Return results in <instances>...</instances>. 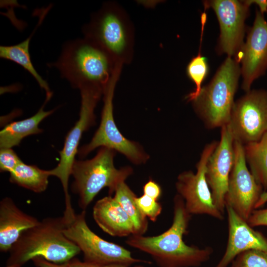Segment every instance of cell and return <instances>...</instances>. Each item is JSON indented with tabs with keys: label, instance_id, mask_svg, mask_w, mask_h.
I'll use <instances>...</instances> for the list:
<instances>
[{
	"label": "cell",
	"instance_id": "1",
	"mask_svg": "<svg viewBox=\"0 0 267 267\" xmlns=\"http://www.w3.org/2000/svg\"><path fill=\"white\" fill-rule=\"evenodd\" d=\"M191 217L183 199L177 194L173 199V220L169 228L155 236L132 235L125 243L149 255L158 267H199L210 259L213 250L184 242L183 237L188 232Z\"/></svg>",
	"mask_w": 267,
	"mask_h": 267
},
{
	"label": "cell",
	"instance_id": "2",
	"mask_svg": "<svg viewBox=\"0 0 267 267\" xmlns=\"http://www.w3.org/2000/svg\"><path fill=\"white\" fill-rule=\"evenodd\" d=\"M101 47L85 38L66 42L57 60L48 64L79 89L85 87L103 91L119 64Z\"/></svg>",
	"mask_w": 267,
	"mask_h": 267
},
{
	"label": "cell",
	"instance_id": "3",
	"mask_svg": "<svg viewBox=\"0 0 267 267\" xmlns=\"http://www.w3.org/2000/svg\"><path fill=\"white\" fill-rule=\"evenodd\" d=\"M67 222L64 216L46 218L23 232L9 251L6 265L22 266L39 257L56 264L69 262L81 250L64 233Z\"/></svg>",
	"mask_w": 267,
	"mask_h": 267
},
{
	"label": "cell",
	"instance_id": "4",
	"mask_svg": "<svg viewBox=\"0 0 267 267\" xmlns=\"http://www.w3.org/2000/svg\"><path fill=\"white\" fill-rule=\"evenodd\" d=\"M84 38L107 52L118 62L130 64L134 53V30L124 9L114 1L104 2L84 26Z\"/></svg>",
	"mask_w": 267,
	"mask_h": 267
},
{
	"label": "cell",
	"instance_id": "5",
	"mask_svg": "<svg viewBox=\"0 0 267 267\" xmlns=\"http://www.w3.org/2000/svg\"><path fill=\"white\" fill-rule=\"evenodd\" d=\"M240 76V64L227 56L210 83L202 87L191 102L207 128H222L228 124Z\"/></svg>",
	"mask_w": 267,
	"mask_h": 267
},
{
	"label": "cell",
	"instance_id": "6",
	"mask_svg": "<svg viewBox=\"0 0 267 267\" xmlns=\"http://www.w3.org/2000/svg\"><path fill=\"white\" fill-rule=\"evenodd\" d=\"M116 153L114 150L101 147L91 159L75 160L71 170L74 178L71 189L78 195L79 205L83 211H86L103 188L107 187L111 196L117 185L133 174L130 166L115 167Z\"/></svg>",
	"mask_w": 267,
	"mask_h": 267
},
{
	"label": "cell",
	"instance_id": "7",
	"mask_svg": "<svg viewBox=\"0 0 267 267\" xmlns=\"http://www.w3.org/2000/svg\"><path fill=\"white\" fill-rule=\"evenodd\" d=\"M123 64L119 63L103 94V106L100 123L90 141L79 148L78 156L83 159L97 147H105L114 150L126 157L135 165L144 164L149 155L137 142L126 138L120 132L113 116V100L116 84L120 78Z\"/></svg>",
	"mask_w": 267,
	"mask_h": 267
},
{
	"label": "cell",
	"instance_id": "8",
	"mask_svg": "<svg viewBox=\"0 0 267 267\" xmlns=\"http://www.w3.org/2000/svg\"><path fill=\"white\" fill-rule=\"evenodd\" d=\"M79 90L81 100L79 119L66 136L63 148L59 151L58 164L56 167L49 170L50 176L57 177L61 181L65 195L64 213L68 215L74 212L68 192V181L71 176L72 167L83 133L95 125V109L103 94L102 89L91 87H83Z\"/></svg>",
	"mask_w": 267,
	"mask_h": 267
},
{
	"label": "cell",
	"instance_id": "9",
	"mask_svg": "<svg viewBox=\"0 0 267 267\" xmlns=\"http://www.w3.org/2000/svg\"><path fill=\"white\" fill-rule=\"evenodd\" d=\"M86 212L83 210L68 221L64 230L65 236L73 242L83 253L84 261L96 264H118L131 266L148 261L133 257L124 247L109 242L96 234L89 227Z\"/></svg>",
	"mask_w": 267,
	"mask_h": 267
},
{
	"label": "cell",
	"instance_id": "10",
	"mask_svg": "<svg viewBox=\"0 0 267 267\" xmlns=\"http://www.w3.org/2000/svg\"><path fill=\"white\" fill-rule=\"evenodd\" d=\"M218 143L212 141L207 144L196 165V172L187 171L181 173L175 186L177 194L183 199L190 215H206L222 220L223 214L215 206L206 178L208 160Z\"/></svg>",
	"mask_w": 267,
	"mask_h": 267
},
{
	"label": "cell",
	"instance_id": "11",
	"mask_svg": "<svg viewBox=\"0 0 267 267\" xmlns=\"http://www.w3.org/2000/svg\"><path fill=\"white\" fill-rule=\"evenodd\" d=\"M227 125L234 140L243 145L259 140L267 132V91L246 92L234 102Z\"/></svg>",
	"mask_w": 267,
	"mask_h": 267
},
{
	"label": "cell",
	"instance_id": "12",
	"mask_svg": "<svg viewBox=\"0 0 267 267\" xmlns=\"http://www.w3.org/2000/svg\"><path fill=\"white\" fill-rule=\"evenodd\" d=\"M203 4L205 9L214 10L219 23L218 52L235 59L244 43L245 21L251 5L248 0H205Z\"/></svg>",
	"mask_w": 267,
	"mask_h": 267
},
{
	"label": "cell",
	"instance_id": "13",
	"mask_svg": "<svg viewBox=\"0 0 267 267\" xmlns=\"http://www.w3.org/2000/svg\"><path fill=\"white\" fill-rule=\"evenodd\" d=\"M233 146L234 163L225 197V206L231 207L247 222L264 192L263 188L248 169L243 144L234 140Z\"/></svg>",
	"mask_w": 267,
	"mask_h": 267
},
{
	"label": "cell",
	"instance_id": "14",
	"mask_svg": "<svg viewBox=\"0 0 267 267\" xmlns=\"http://www.w3.org/2000/svg\"><path fill=\"white\" fill-rule=\"evenodd\" d=\"M235 60L241 65L242 88L248 92L253 83L267 70V21L258 8L246 40Z\"/></svg>",
	"mask_w": 267,
	"mask_h": 267
},
{
	"label": "cell",
	"instance_id": "15",
	"mask_svg": "<svg viewBox=\"0 0 267 267\" xmlns=\"http://www.w3.org/2000/svg\"><path fill=\"white\" fill-rule=\"evenodd\" d=\"M234 139L227 125L221 128V139L211 155L206 166V178L214 203L222 214L225 197L234 163Z\"/></svg>",
	"mask_w": 267,
	"mask_h": 267
},
{
	"label": "cell",
	"instance_id": "16",
	"mask_svg": "<svg viewBox=\"0 0 267 267\" xmlns=\"http://www.w3.org/2000/svg\"><path fill=\"white\" fill-rule=\"evenodd\" d=\"M227 215L228 236L225 251L215 267H227L241 253L258 250L267 254V238L254 230L233 209L225 206Z\"/></svg>",
	"mask_w": 267,
	"mask_h": 267
},
{
	"label": "cell",
	"instance_id": "17",
	"mask_svg": "<svg viewBox=\"0 0 267 267\" xmlns=\"http://www.w3.org/2000/svg\"><path fill=\"white\" fill-rule=\"evenodd\" d=\"M92 216L98 226L111 236L123 237L136 234L133 221L111 195L96 202L93 207Z\"/></svg>",
	"mask_w": 267,
	"mask_h": 267
},
{
	"label": "cell",
	"instance_id": "18",
	"mask_svg": "<svg viewBox=\"0 0 267 267\" xmlns=\"http://www.w3.org/2000/svg\"><path fill=\"white\" fill-rule=\"evenodd\" d=\"M39 221L22 211L9 197L0 202V250L9 251L23 232Z\"/></svg>",
	"mask_w": 267,
	"mask_h": 267
},
{
	"label": "cell",
	"instance_id": "19",
	"mask_svg": "<svg viewBox=\"0 0 267 267\" xmlns=\"http://www.w3.org/2000/svg\"><path fill=\"white\" fill-rule=\"evenodd\" d=\"M47 102L45 100L38 111L32 117L6 125L0 132V148L18 146L25 137L42 133L43 130L39 127L40 123L55 110L44 111Z\"/></svg>",
	"mask_w": 267,
	"mask_h": 267
},
{
	"label": "cell",
	"instance_id": "20",
	"mask_svg": "<svg viewBox=\"0 0 267 267\" xmlns=\"http://www.w3.org/2000/svg\"><path fill=\"white\" fill-rule=\"evenodd\" d=\"M48 9H44L41 14L38 25L33 33L26 40L13 45H1L0 46V57L14 62L27 71L36 80L41 89L46 92L45 100L48 101L52 97V92L50 90L47 83L39 75L32 62L29 51L31 39L36 30L42 23Z\"/></svg>",
	"mask_w": 267,
	"mask_h": 267
},
{
	"label": "cell",
	"instance_id": "21",
	"mask_svg": "<svg viewBox=\"0 0 267 267\" xmlns=\"http://www.w3.org/2000/svg\"><path fill=\"white\" fill-rule=\"evenodd\" d=\"M243 145L250 172L265 191L267 190V132L259 140Z\"/></svg>",
	"mask_w": 267,
	"mask_h": 267
},
{
	"label": "cell",
	"instance_id": "22",
	"mask_svg": "<svg viewBox=\"0 0 267 267\" xmlns=\"http://www.w3.org/2000/svg\"><path fill=\"white\" fill-rule=\"evenodd\" d=\"M49 170L22 161L10 173L9 181L36 193L44 191L48 184Z\"/></svg>",
	"mask_w": 267,
	"mask_h": 267
},
{
	"label": "cell",
	"instance_id": "23",
	"mask_svg": "<svg viewBox=\"0 0 267 267\" xmlns=\"http://www.w3.org/2000/svg\"><path fill=\"white\" fill-rule=\"evenodd\" d=\"M113 197L120 204L133 221L135 235H144L148 227V219L141 213L135 202L137 197L125 181L120 182L114 191Z\"/></svg>",
	"mask_w": 267,
	"mask_h": 267
},
{
	"label": "cell",
	"instance_id": "24",
	"mask_svg": "<svg viewBox=\"0 0 267 267\" xmlns=\"http://www.w3.org/2000/svg\"><path fill=\"white\" fill-rule=\"evenodd\" d=\"M208 71L209 66L207 59L200 52L190 60L186 67V74L194 84L195 89L186 96L185 99L187 101L192 102L198 97Z\"/></svg>",
	"mask_w": 267,
	"mask_h": 267
},
{
	"label": "cell",
	"instance_id": "25",
	"mask_svg": "<svg viewBox=\"0 0 267 267\" xmlns=\"http://www.w3.org/2000/svg\"><path fill=\"white\" fill-rule=\"evenodd\" d=\"M230 267H267V254L258 250H250L238 255Z\"/></svg>",
	"mask_w": 267,
	"mask_h": 267
},
{
	"label": "cell",
	"instance_id": "26",
	"mask_svg": "<svg viewBox=\"0 0 267 267\" xmlns=\"http://www.w3.org/2000/svg\"><path fill=\"white\" fill-rule=\"evenodd\" d=\"M135 200L139 209L148 219L153 222L157 220L162 211L160 203L144 194Z\"/></svg>",
	"mask_w": 267,
	"mask_h": 267
},
{
	"label": "cell",
	"instance_id": "27",
	"mask_svg": "<svg viewBox=\"0 0 267 267\" xmlns=\"http://www.w3.org/2000/svg\"><path fill=\"white\" fill-rule=\"evenodd\" d=\"M0 172H12L21 162L12 148H0Z\"/></svg>",
	"mask_w": 267,
	"mask_h": 267
},
{
	"label": "cell",
	"instance_id": "28",
	"mask_svg": "<svg viewBox=\"0 0 267 267\" xmlns=\"http://www.w3.org/2000/svg\"><path fill=\"white\" fill-rule=\"evenodd\" d=\"M247 222L252 227L267 226V209L254 210Z\"/></svg>",
	"mask_w": 267,
	"mask_h": 267
},
{
	"label": "cell",
	"instance_id": "29",
	"mask_svg": "<svg viewBox=\"0 0 267 267\" xmlns=\"http://www.w3.org/2000/svg\"><path fill=\"white\" fill-rule=\"evenodd\" d=\"M70 267H145L142 265H135L134 267H131L127 265L118 264H102L88 263L85 261H81L79 259L74 258L69 261Z\"/></svg>",
	"mask_w": 267,
	"mask_h": 267
},
{
	"label": "cell",
	"instance_id": "30",
	"mask_svg": "<svg viewBox=\"0 0 267 267\" xmlns=\"http://www.w3.org/2000/svg\"><path fill=\"white\" fill-rule=\"evenodd\" d=\"M143 194L158 200L162 195L160 185L153 179H149L143 186Z\"/></svg>",
	"mask_w": 267,
	"mask_h": 267
},
{
	"label": "cell",
	"instance_id": "31",
	"mask_svg": "<svg viewBox=\"0 0 267 267\" xmlns=\"http://www.w3.org/2000/svg\"><path fill=\"white\" fill-rule=\"evenodd\" d=\"M37 267H70L69 262L56 264L48 261L42 257H36L32 260Z\"/></svg>",
	"mask_w": 267,
	"mask_h": 267
},
{
	"label": "cell",
	"instance_id": "32",
	"mask_svg": "<svg viewBox=\"0 0 267 267\" xmlns=\"http://www.w3.org/2000/svg\"><path fill=\"white\" fill-rule=\"evenodd\" d=\"M248 2L251 5L255 4L259 7V10L263 14L267 13V0H248Z\"/></svg>",
	"mask_w": 267,
	"mask_h": 267
},
{
	"label": "cell",
	"instance_id": "33",
	"mask_svg": "<svg viewBox=\"0 0 267 267\" xmlns=\"http://www.w3.org/2000/svg\"><path fill=\"white\" fill-rule=\"evenodd\" d=\"M267 202V190L264 191L261 195L259 201H258L256 206L255 209L262 207L264 204Z\"/></svg>",
	"mask_w": 267,
	"mask_h": 267
},
{
	"label": "cell",
	"instance_id": "34",
	"mask_svg": "<svg viewBox=\"0 0 267 267\" xmlns=\"http://www.w3.org/2000/svg\"><path fill=\"white\" fill-rule=\"evenodd\" d=\"M22 266L19 265H6L5 267H21Z\"/></svg>",
	"mask_w": 267,
	"mask_h": 267
}]
</instances>
